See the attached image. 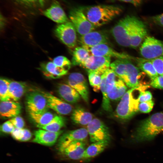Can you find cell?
<instances>
[{"instance_id": "cell-46", "label": "cell", "mask_w": 163, "mask_h": 163, "mask_svg": "<svg viewBox=\"0 0 163 163\" xmlns=\"http://www.w3.org/2000/svg\"><path fill=\"white\" fill-rule=\"evenodd\" d=\"M26 3L31 5H43L44 0H20Z\"/></svg>"}, {"instance_id": "cell-37", "label": "cell", "mask_w": 163, "mask_h": 163, "mask_svg": "<svg viewBox=\"0 0 163 163\" xmlns=\"http://www.w3.org/2000/svg\"><path fill=\"white\" fill-rule=\"evenodd\" d=\"M154 105V102L152 100L141 102L139 104V110L143 113H149L152 110Z\"/></svg>"}, {"instance_id": "cell-40", "label": "cell", "mask_w": 163, "mask_h": 163, "mask_svg": "<svg viewBox=\"0 0 163 163\" xmlns=\"http://www.w3.org/2000/svg\"><path fill=\"white\" fill-rule=\"evenodd\" d=\"M14 127L18 129H23L24 126V121L22 117L17 116L9 120Z\"/></svg>"}, {"instance_id": "cell-28", "label": "cell", "mask_w": 163, "mask_h": 163, "mask_svg": "<svg viewBox=\"0 0 163 163\" xmlns=\"http://www.w3.org/2000/svg\"><path fill=\"white\" fill-rule=\"evenodd\" d=\"M28 113L29 117L37 127L48 124L56 116L48 111L38 113Z\"/></svg>"}, {"instance_id": "cell-22", "label": "cell", "mask_w": 163, "mask_h": 163, "mask_svg": "<svg viewBox=\"0 0 163 163\" xmlns=\"http://www.w3.org/2000/svg\"><path fill=\"white\" fill-rule=\"evenodd\" d=\"M43 13L46 17L58 23L61 24L69 21L64 10L57 2L53 4Z\"/></svg>"}, {"instance_id": "cell-13", "label": "cell", "mask_w": 163, "mask_h": 163, "mask_svg": "<svg viewBox=\"0 0 163 163\" xmlns=\"http://www.w3.org/2000/svg\"><path fill=\"white\" fill-rule=\"evenodd\" d=\"M67 84L74 88L86 102L89 101V90L84 75L79 72H73L69 76Z\"/></svg>"}, {"instance_id": "cell-12", "label": "cell", "mask_w": 163, "mask_h": 163, "mask_svg": "<svg viewBox=\"0 0 163 163\" xmlns=\"http://www.w3.org/2000/svg\"><path fill=\"white\" fill-rule=\"evenodd\" d=\"M86 148L85 141H75L66 146L57 147L60 155L65 158L72 160L82 159Z\"/></svg>"}, {"instance_id": "cell-30", "label": "cell", "mask_w": 163, "mask_h": 163, "mask_svg": "<svg viewBox=\"0 0 163 163\" xmlns=\"http://www.w3.org/2000/svg\"><path fill=\"white\" fill-rule=\"evenodd\" d=\"M90 56L89 53L83 47H77L72 53V64L80 66Z\"/></svg>"}, {"instance_id": "cell-9", "label": "cell", "mask_w": 163, "mask_h": 163, "mask_svg": "<svg viewBox=\"0 0 163 163\" xmlns=\"http://www.w3.org/2000/svg\"><path fill=\"white\" fill-rule=\"evenodd\" d=\"M54 32L58 38L67 47L73 48L76 46L77 32L71 21H69L58 25Z\"/></svg>"}, {"instance_id": "cell-16", "label": "cell", "mask_w": 163, "mask_h": 163, "mask_svg": "<svg viewBox=\"0 0 163 163\" xmlns=\"http://www.w3.org/2000/svg\"><path fill=\"white\" fill-rule=\"evenodd\" d=\"M40 92L46 98L49 108L53 110L60 115H68L72 111V107L68 103L48 92Z\"/></svg>"}, {"instance_id": "cell-8", "label": "cell", "mask_w": 163, "mask_h": 163, "mask_svg": "<svg viewBox=\"0 0 163 163\" xmlns=\"http://www.w3.org/2000/svg\"><path fill=\"white\" fill-rule=\"evenodd\" d=\"M69 18L76 31L81 36L93 31L95 27L90 22L81 7L72 8L69 13Z\"/></svg>"}, {"instance_id": "cell-45", "label": "cell", "mask_w": 163, "mask_h": 163, "mask_svg": "<svg viewBox=\"0 0 163 163\" xmlns=\"http://www.w3.org/2000/svg\"><path fill=\"white\" fill-rule=\"evenodd\" d=\"M24 135L21 140V142H26L30 140L32 137V134L30 131L27 129H24Z\"/></svg>"}, {"instance_id": "cell-44", "label": "cell", "mask_w": 163, "mask_h": 163, "mask_svg": "<svg viewBox=\"0 0 163 163\" xmlns=\"http://www.w3.org/2000/svg\"><path fill=\"white\" fill-rule=\"evenodd\" d=\"M145 0H110L111 2L119 1L129 3L133 4L135 7L140 6Z\"/></svg>"}, {"instance_id": "cell-25", "label": "cell", "mask_w": 163, "mask_h": 163, "mask_svg": "<svg viewBox=\"0 0 163 163\" xmlns=\"http://www.w3.org/2000/svg\"><path fill=\"white\" fill-rule=\"evenodd\" d=\"M127 87L124 82L119 77L107 93L110 100L117 101L121 99L126 92Z\"/></svg>"}, {"instance_id": "cell-38", "label": "cell", "mask_w": 163, "mask_h": 163, "mask_svg": "<svg viewBox=\"0 0 163 163\" xmlns=\"http://www.w3.org/2000/svg\"><path fill=\"white\" fill-rule=\"evenodd\" d=\"M150 85L154 88L163 89V76L158 75L151 79Z\"/></svg>"}, {"instance_id": "cell-19", "label": "cell", "mask_w": 163, "mask_h": 163, "mask_svg": "<svg viewBox=\"0 0 163 163\" xmlns=\"http://www.w3.org/2000/svg\"><path fill=\"white\" fill-rule=\"evenodd\" d=\"M60 130L57 132H53L40 129L34 132V138L32 142L47 146H52L57 141L62 133Z\"/></svg>"}, {"instance_id": "cell-17", "label": "cell", "mask_w": 163, "mask_h": 163, "mask_svg": "<svg viewBox=\"0 0 163 163\" xmlns=\"http://www.w3.org/2000/svg\"><path fill=\"white\" fill-rule=\"evenodd\" d=\"M108 40V36L105 33L92 31L81 36L78 41L82 46H93L101 44H107Z\"/></svg>"}, {"instance_id": "cell-27", "label": "cell", "mask_w": 163, "mask_h": 163, "mask_svg": "<svg viewBox=\"0 0 163 163\" xmlns=\"http://www.w3.org/2000/svg\"><path fill=\"white\" fill-rule=\"evenodd\" d=\"M109 143L104 142L92 143L85 149L82 159H88L96 157L104 151Z\"/></svg>"}, {"instance_id": "cell-15", "label": "cell", "mask_w": 163, "mask_h": 163, "mask_svg": "<svg viewBox=\"0 0 163 163\" xmlns=\"http://www.w3.org/2000/svg\"><path fill=\"white\" fill-rule=\"evenodd\" d=\"M82 46L88 51L90 56L113 57L118 59H128L129 58L126 54L117 51L106 43L101 44L93 46Z\"/></svg>"}, {"instance_id": "cell-20", "label": "cell", "mask_w": 163, "mask_h": 163, "mask_svg": "<svg viewBox=\"0 0 163 163\" xmlns=\"http://www.w3.org/2000/svg\"><path fill=\"white\" fill-rule=\"evenodd\" d=\"M21 106L17 101L12 100L0 101V113L2 118H13L21 113Z\"/></svg>"}, {"instance_id": "cell-24", "label": "cell", "mask_w": 163, "mask_h": 163, "mask_svg": "<svg viewBox=\"0 0 163 163\" xmlns=\"http://www.w3.org/2000/svg\"><path fill=\"white\" fill-rule=\"evenodd\" d=\"M27 86L24 82L10 81L9 85V95L11 100L17 101L25 93Z\"/></svg>"}, {"instance_id": "cell-36", "label": "cell", "mask_w": 163, "mask_h": 163, "mask_svg": "<svg viewBox=\"0 0 163 163\" xmlns=\"http://www.w3.org/2000/svg\"><path fill=\"white\" fill-rule=\"evenodd\" d=\"M150 60L158 74L163 76V56Z\"/></svg>"}, {"instance_id": "cell-5", "label": "cell", "mask_w": 163, "mask_h": 163, "mask_svg": "<svg viewBox=\"0 0 163 163\" xmlns=\"http://www.w3.org/2000/svg\"><path fill=\"white\" fill-rule=\"evenodd\" d=\"M137 18L133 15H127L120 20L112 28L111 34L120 45L130 47L129 34Z\"/></svg>"}, {"instance_id": "cell-2", "label": "cell", "mask_w": 163, "mask_h": 163, "mask_svg": "<svg viewBox=\"0 0 163 163\" xmlns=\"http://www.w3.org/2000/svg\"><path fill=\"white\" fill-rule=\"evenodd\" d=\"M163 132V113L153 114L141 122L136 129L134 139L137 142L152 140Z\"/></svg>"}, {"instance_id": "cell-11", "label": "cell", "mask_w": 163, "mask_h": 163, "mask_svg": "<svg viewBox=\"0 0 163 163\" xmlns=\"http://www.w3.org/2000/svg\"><path fill=\"white\" fill-rule=\"evenodd\" d=\"M110 57L90 56L80 66L87 72H94L103 75L110 67Z\"/></svg>"}, {"instance_id": "cell-14", "label": "cell", "mask_w": 163, "mask_h": 163, "mask_svg": "<svg viewBox=\"0 0 163 163\" xmlns=\"http://www.w3.org/2000/svg\"><path fill=\"white\" fill-rule=\"evenodd\" d=\"M147 30L145 23L137 18L132 27L129 35L130 47L136 49L147 36Z\"/></svg>"}, {"instance_id": "cell-6", "label": "cell", "mask_w": 163, "mask_h": 163, "mask_svg": "<svg viewBox=\"0 0 163 163\" xmlns=\"http://www.w3.org/2000/svg\"><path fill=\"white\" fill-rule=\"evenodd\" d=\"M87 130L90 141L92 143L97 142H109L111 136L109 129L101 120L94 118L87 125Z\"/></svg>"}, {"instance_id": "cell-10", "label": "cell", "mask_w": 163, "mask_h": 163, "mask_svg": "<svg viewBox=\"0 0 163 163\" xmlns=\"http://www.w3.org/2000/svg\"><path fill=\"white\" fill-rule=\"evenodd\" d=\"M26 100L28 113H41L48 111L49 108L46 98L40 91L29 92Z\"/></svg>"}, {"instance_id": "cell-43", "label": "cell", "mask_w": 163, "mask_h": 163, "mask_svg": "<svg viewBox=\"0 0 163 163\" xmlns=\"http://www.w3.org/2000/svg\"><path fill=\"white\" fill-rule=\"evenodd\" d=\"M150 19L155 24L163 27V14L152 16Z\"/></svg>"}, {"instance_id": "cell-3", "label": "cell", "mask_w": 163, "mask_h": 163, "mask_svg": "<svg viewBox=\"0 0 163 163\" xmlns=\"http://www.w3.org/2000/svg\"><path fill=\"white\" fill-rule=\"evenodd\" d=\"M110 68L131 88L142 86L140 83L139 68L128 59H118L112 62Z\"/></svg>"}, {"instance_id": "cell-4", "label": "cell", "mask_w": 163, "mask_h": 163, "mask_svg": "<svg viewBox=\"0 0 163 163\" xmlns=\"http://www.w3.org/2000/svg\"><path fill=\"white\" fill-rule=\"evenodd\" d=\"M136 88L128 90L120 99L116 110V116L123 120H128L132 118L139 110V102L138 98L133 95Z\"/></svg>"}, {"instance_id": "cell-39", "label": "cell", "mask_w": 163, "mask_h": 163, "mask_svg": "<svg viewBox=\"0 0 163 163\" xmlns=\"http://www.w3.org/2000/svg\"><path fill=\"white\" fill-rule=\"evenodd\" d=\"M15 128L12 123L9 120L5 122L1 126L0 130L5 133H11Z\"/></svg>"}, {"instance_id": "cell-1", "label": "cell", "mask_w": 163, "mask_h": 163, "mask_svg": "<svg viewBox=\"0 0 163 163\" xmlns=\"http://www.w3.org/2000/svg\"><path fill=\"white\" fill-rule=\"evenodd\" d=\"M90 22L95 27L109 23L122 12L123 8L112 5H98L81 7Z\"/></svg>"}, {"instance_id": "cell-41", "label": "cell", "mask_w": 163, "mask_h": 163, "mask_svg": "<svg viewBox=\"0 0 163 163\" xmlns=\"http://www.w3.org/2000/svg\"><path fill=\"white\" fill-rule=\"evenodd\" d=\"M140 93L138 99L139 102L141 103L152 100V95L149 91H139Z\"/></svg>"}, {"instance_id": "cell-31", "label": "cell", "mask_w": 163, "mask_h": 163, "mask_svg": "<svg viewBox=\"0 0 163 163\" xmlns=\"http://www.w3.org/2000/svg\"><path fill=\"white\" fill-rule=\"evenodd\" d=\"M100 90L102 92L103 96L102 107L105 111L111 112L112 111V109L110 101V99L107 93L106 83V77L104 73L102 75Z\"/></svg>"}, {"instance_id": "cell-26", "label": "cell", "mask_w": 163, "mask_h": 163, "mask_svg": "<svg viewBox=\"0 0 163 163\" xmlns=\"http://www.w3.org/2000/svg\"><path fill=\"white\" fill-rule=\"evenodd\" d=\"M92 115L81 107L75 108L72 113L71 119L75 123L81 125H88L92 120Z\"/></svg>"}, {"instance_id": "cell-18", "label": "cell", "mask_w": 163, "mask_h": 163, "mask_svg": "<svg viewBox=\"0 0 163 163\" xmlns=\"http://www.w3.org/2000/svg\"><path fill=\"white\" fill-rule=\"evenodd\" d=\"M88 135L87 129L84 128L67 131L60 136L57 147L66 146L75 141H85Z\"/></svg>"}, {"instance_id": "cell-21", "label": "cell", "mask_w": 163, "mask_h": 163, "mask_svg": "<svg viewBox=\"0 0 163 163\" xmlns=\"http://www.w3.org/2000/svg\"><path fill=\"white\" fill-rule=\"evenodd\" d=\"M40 69L43 75L49 78H58L66 75L68 70L56 66L52 62L42 63Z\"/></svg>"}, {"instance_id": "cell-33", "label": "cell", "mask_w": 163, "mask_h": 163, "mask_svg": "<svg viewBox=\"0 0 163 163\" xmlns=\"http://www.w3.org/2000/svg\"><path fill=\"white\" fill-rule=\"evenodd\" d=\"M90 84L93 88L94 91L98 92L101 88V84L102 75L94 72H88Z\"/></svg>"}, {"instance_id": "cell-29", "label": "cell", "mask_w": 163, "mask_h": 163, "mask_svg": "<svg viewBox=\"0 0 163 163\" xmlns=\"http://www.w3.org/2000/svg\"><path fill=\"white\" fill-rule=\"evenodd\" d=\"M65 119L62 116L56 115L52 120L46 125L38 127L40 129L53 132H57L65 124Z\"/></svg>"}, {"instance_id": "cell-7", "label": "cell", "mask_w": 163, "mask_h": 163, "mask_svg": "<svg viewBox=\"0 0 163 163\" xmlns=\"http://www.w3.org/2000/svg\"><path fill=\"white\" fill-rule=\"evenodd\" d=\"M141 56L152 60L163 56V42L151 36H147L139 49Z\"/></svg>"}, {"instance_id": "cell-35", "label": "cell", "mask_w": 163, "mask_h": 163, "mask_svg": "<svg viewBox=\"0 0 163 163\" xmlns=\"http://www.w3.org/2000/svg\"><path fill=\"white\" fill-rule=\"evenodd\" d=\"M53 62L57 66L68 70L70 69L72 62L66 57L60 56L55 57Z\"/></svg>"}, {"instance_id": "cell-34", "label": "cell", "mask_w": 163, "mask_h": 163, "mask_svg": "<svg viewBox=\"0 0 163 163\" xmlns=\"http://www.w3.org/2000/svg\"><path fill=\"white\" fill-rule=\"evenodd\" d=\"M10 80L3 78L0 80V101L11 100L9 95V85Z\"/></svg>"}, {"instance_id": "cell-32", "label": "cell", "mask_w": 163, "mask_h": 163, "mask_svg": "<svg viewBox=\"0 0 163 163\" xmlns=\"http://www.w3.org/2000/svg\"><path fill=\"white\" fill-rule=\"evenodd\" d=\"M138 64L139 69L144 71L151 79L158 75L150 60L140 59Z\"/></svg>"}, {"instance_id": "cell-23", "label": "cell", "mask_w": 163, "mask_h": 163, "mask_svg": "<svg viewBox=\"0 0 163 163\" xmlns=\"http://www.w3.org/2000/svg\"><path fill=\"white\" fill-rule=\"evenodd\" d=\"M58 94L66 102L74 104L80 100L81 96L73 88L68 84H62L58 86Z\"/></svg>"}, {"instance_id": "cell-42", "label": "cell", "mask_w": 163, "mask_h": 163, "mask_svg": "<svg viewBox=\"0 0 163 163\" xmlns=\"http://www.w3.org/2000/svg\"><path fill=\"white\" fill-rule=\"evenodd\" d=\"M11 134L14 139L21 141L24 135V129H18L15 128Z\"/></svg>"}]
</instances>
